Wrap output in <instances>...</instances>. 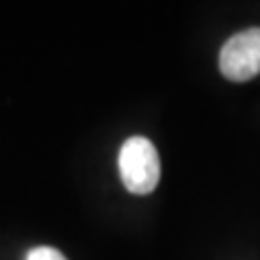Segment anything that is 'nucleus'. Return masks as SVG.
<instances>
[{
    "label": "nucleus",
    "instance_id": "obj_1",
    "mask_svg": "<svg viewBox=\"0 0 260 260\" xmlns=\"http://www.w3.org/2000/svg\"><path fill=\"white\" fill-rule=\"evenodd\" d=\"M124 186L135 195H148L160 180V158L154 143L145 137H128L117 156Z\"/></svg>",
    "mask_w": 260,
    "mask_h": 260
},
{
    "label": "nucleus",
    "instance_id": "obj_2",
    "mask_svg": "<svg viewBox=\"0 0 260 260\" xmlns=\"http://www.w3.org/2000/svg\"><path fill=\"white\" fill-rule=\"evenodd\" d=\"M219 70L232 83H247L260 74V26L228 39L219 52Z\"/></svg>",
    "mask_w": 260,
    "mask_h": 260
},
{
    "label": "nucleus",
    "instance_id": "obj_3",
    "mask_svg": "<svg viewBox=\"0 0 260 260\" xmlns=\"http://www.w3.org/2000/svg\"><path fill=\"white\" fill-rule=\"evenodd\" d=\"M26 260H68V258L54 247H35L28 251Z\"/></svg>",
    "mask_w": 260,
    "mask_h": 260
}]
</instances>
